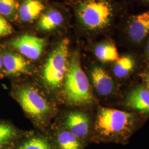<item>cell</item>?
<instances>
[{"label":"cell","instance_id":"cell-11","mask_svg":"<svg viewBox=\"0 0 149 149\" xmlns=\"http://www.w3.org/2000/svg\"><path fill=\"white\" fill-rule=\"evenodd\" d=\"M125 103L127 106L144 113L149 114V89L139 87L128 95Z\"/></svg>","mask_w":149,"mask_h":149},{"label":"cell","instance_id":"cell-10","mask_svg":"<svg viewBox=\"0 0 149 149\" xmlns=\"http://www.w3.org/2000/svg\"><path fill=\"white\" fill-rule=\"evenodd\" d=\"M44 8L40 0H24L19 6L18 18L22 22L31 23L41 16Z\"/></svg>","mask_w":149,"mask_h":149},{"label":"cell","instance_id":"cell-1","mask_svg":"<svg viewBox=\"0 0 149 149\" xmlns=\"http://www.w3.org/2000/svg\"><path fill=\"white\" fill-rule=\"evenodd\" d=\"M135 122V118L132 113L101 108L96 119V138L103 141L125 143L133 133Z\"/></svg>","mask_w":149,"mask_h":149},{"label":"cell","instance_id":"cell-23","mask_svg":"<svg viewBox=\"0 0 149 149\" xmlns=\"http://www.w3.org/2000/svg\"><path fill=\"white\" fill-rule=\"evenodd\" d=\"M3 65V61H2V58L0 56V69H1L2 66Z\"/></svg>","mask_w":149,"mask_h":149},{"label":"cell","instance_id":"cell-3","mask_svg":"<svg viewBox=\"0 0 149 149\" xmlns=\"http://www.w3.org/2000/svg\"><path fill=\"white\" fill-rule=\"evenodd\" d=\"M76 13L83 27L97 31L109 25L113 16V7L108 0H83L77 6Z\"/></svg>","mask_w":149,"mask_h":149},{"label":"cell","instance_id":"cell-2","mask_svg":"<svg viewBox=\"0 0 149 149\" xmlns=\"http://www.w3.org/2000/svg\"><path fill=\"white\" fill-rule=\"evenodd\" d=\"M63 85L64 96L69 104L86 105L93 102L90 84L82 69L78 52L74 53L69 60Z\"/></svg>","mask_w":149,"mask_h":149},{"label":"cell","instance_id":"cell-9","mask_svg":"<svg viewBox=\"0 0 149 149\" xmlns=\"http://www.w3.org/2000/svg\"><path fill=\"white\" fill-rule=\"evenodd\" d=\"M91 80L96 91L102 96H108L114 90L115 84L112 77L102 67L96 66L91 72Z\"/></svg>","mask_w":149,"mask_h":149},{"label":"cell","instance_id":"cell-19","mask_svg":"<svg viewBox=\"0 0 149 149\" xmlns=\"http://www.w3.org/2000/svg\"><path fill=\"white\" fill-rule=\"evenodd\" d=\"M19 5L16 0H0V15L10 20L18 17Z\"/></svg>","mask_w":149,"mask_h":149},{"label":"cell","instance_id":"cell-13","mask_svg":"<svg viewBox=\"0 0 149 149\" xmlns=\"http://www.w3.org/2000/svg\"><path fill=\"white\" fill-rule=\"evenodd\" d=\"M56 149H84V144L68 130L58 132L52 140Z\"/></svg>","mask_w":149,"mask_h":149},{"label":"cell","instance_id":"cell-21","mask_svg":"<svg viewBox=\"0 0 149 149\" xmlns=\"http://www.w3.org/2000/svg\"><path fill=\"white\" fill-rule=\"evenodd\" d=\"M145 82L146 84L148 86V88L149 89V68L147 70L145 75Z\"/></svg>","mask_w":149,"mask_h":149},{"label":"cell","instance_id":"cell-24","mask_svg":"<svg viewBox=\"0 0 149 149\" xmlns=\"http://www.w3.org/2000/svg\"><path fill=\"white\" fill-rule=\"evenodd\" d=\"M144 1H145V2H149V0H143Z\"/></svg>","mask_w":149,"mask_h":149},{"label":"cell","instance_id":"cell-25","mask_svg":"<svg viewBox=\"0 0 149 149\" xmlns=\"http://www.w3.org/2000/svg\"></svg>","mask_w":149,"mask_h":149},{"label":"cell","instance_id":"cell-6","mask_svg":"<svg viewBox=\"0 0 149 149\" xmlns=\"http://www.w3.org/2000/svg\"><path fill=\"white\" fill-rule=\"evenodd\" d=\"M10 44L22 55L34 60L40 56L47 45V41L43 38L24 34L13 39Z\"/></svg>","mask_w":149,"mask_h":149},{"label":"cell","instance_id":"cell-17","mask_svg":"<svg viewBox=\"0 0 149 149\" xmlns=\"http://www.w3.org/2000/svg\"><path fill=\"white\" fill-rule=\"evenodd\" d=\"M95 54L102 63L116 61L119 59L117 48L113 43L109 42L97 45L95 48Z\"/></svg>","mask_w":149,"mask_h":149},{"label":"cell","instance_id":"cell-7","mask_svg":"<svg viewBox=\"0 0 149 149\" xmlns=\"http://www.w3.org/2000/svg\"><path fill=\"white\" fill-rule=\"evenodd\" d=\"M66 126L68 131L84 144L90 134V120L86 114L78 111L70 113L66 119Z\"/></svg>","mask_w":149,"mask_h":149},{"label":"cell","instance_id":"cell-18","mask_svg":"<svg viewBox=\"0 0 149 149\" xmlns=\"http://www.w3.org/2000/svg\"><path fill=\"white\" fill-rule=\"evenodd\" d=\"M135 67V61L129 55L119 58L114 66L113 72L114 74L120 79L127 77L133 71Z\"/></svg>","mask_w":149,"mask_h":149},{"label":"cell","instance_id":"cell-14","mask_svg":"<svg viewBox=\"0 0 149 149\" xmlns=\"http://www.w3.org/2000/svg\"><path fill=\"white\" fill-rule=\"evenodd\" d=\"M64 22V17L59 11L50 10L39 17L38 26L42 31L51 32L60 27Z\"/></svg>","mask_w":149,"mask_h":149},{"label":"cell","instance_id":"cell-8","mask_svg":"<svg viewBox=\"0 0 149 149\" xmlns=\"http://www.w3.org/2000/svg\"><path fill=\"white\" fill-rule=\"evenodd\" d=\"M128 33L135 43L144 40L149 34V10L133 17L129 24Z\"/></svg>","mask_w":149,"mask_h":149},{"label":"cell","instance_id":"cell-22","mask_svg":"<svg viewBox=\"0 0 149 149\" xmlns=\"http://www.w3.org/2000/svg\"><path fill=\"white\" fill-rule=\"evenodd\" d=\"M146 54L149 58V41L147 43V45H146Z\"/></svg>","mask_w":149,"mask_h":149},{"label":"cell","instance_id":"cell-5","mask_svg":"<svg viewBox=\"0 0 149 149\" xmlns=\"http://www.w3.org/2000/svg\"><path fill=\"white\" fill-rule=\"evenodd\" d=\"M17 98L23 109L33 118L42 119L49 112L48 102L33 87L20 88L17 92Z\"/></svg>","mask_w":149,"mask_h":149},{"label":"cell","instance_id":"cell-12","mask_svg":"<svg viewBox=\"0 0 149 149\" xmlns=\"http://www.w3.org/2000/svg\"><path fill=\"white\" fill-rule=\"evenodd\" d=\"M3 65L6 72L10 74H18L27 72L30 65L27 60L17 54L6 53L2 57Z\"/></svg>","mask_w":149,"mask_h":149},{"label":"cell","instance_id":"cell-15","mask_svg":"<svg viewBox=\"0 0 149 149\" xmlns=\"http://www.w3.org/2000/svg\"><path fill=\"white\" fill-rule=\"evenodd\" d=\"M15 149H56L52 140L43 136L26 137L18 141Z\"/></svg>","mask_w":149,"mask_h":149},{"label":"cell","instance_id":"cell-16","mask_svg":"<svg viewBox=\"0 0 149 149\" xmlns=\"http://www.w3.org/2000/svg\"><path fill=\"white\" fill-rule=\"evenodd\" d=\"M21 134L12 126L0 121V149H11Z\"/></svg>","mask_w":149,"mask_h":149},{"label":"cell","instance_id":"cell-4","mask_svg":"<svg viewBox=\"0 0 149 149\" xmlns=\"http://www.w3.org/2000/svg\"><path fill=\"white\" fill-rule=\"evenodd\" d=\"M69 40H62L49 56L43 69V79L51 89L60 87L64 81L68 66Z\"/></svg>","mask_w":149,"mask_h":149},{"label":"cell","instance_id":"cell-20","mask_svg":"<svg viewBox=\"0 0 149 149\" xmlns=\"http://www.w3.org/2000/svg\"><path fill=\"white\" fill-rule=\"evenodd\" d=\"M12 31L11 24L5 17L0 15V38L8 36L12 33Z\"/></svg>","mask_w":149,"mask_h":149}]
</instances>
